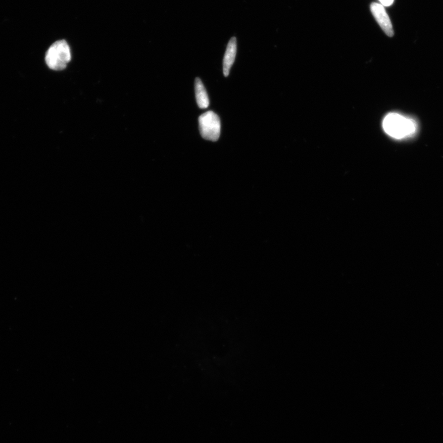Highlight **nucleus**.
Returning <instances> with one entry per match:
<instances>
[{
	"instance_id": "7",
	"label": "nucleus",
	"mask_w": 443,
	"mask_h": 443,
	"mask_svg": "<svg viewBox=\"0 0 443 443\" xmlns=\"http://www.w3.org/2000/svg\"><path fill=\"white\" fill-rule=\"evenodd\" d=\"M380 3V5H382L384 7L385 6H391L393 2H394V0H379Z\"/></svg>"
},
{
	"instance_id": "5",
	"label": "nucleus",
	"mask_w": 443,
	"mask_h": 443,
	"mask_svg": "<svg viewBox=\"0 0 443 443\" xmlns=\"http://www.w3.org/2000/svg\"><path fill=\"white\" fill-rule=\"evenodd\" d=\"M237 39L233 37L230 40L226 49L224 61H223V72L225 76L227 77L230 73L232 66L234 63L237 54Z\"/></svg>"
},
{
	"instance_id": "6",
	"label": "nucleus",
	"mask_w": 443,
	"mask_h": 443,
	"mask_svg": "<svg viewBox=\"0 0 443 443\" xmlns=\"http://www.w3.org/2000/svg\"><path fill=\"white\" fill-rule=\"evenodd\" d=\"M195 95L198 107L200 108H206L209 105L208 95L202 82L199 78L195 80Z\"/></svg>"
},
{
	"instance_id": "2",
	"label": "nucleus",
	"mask_w": 443,
	"mask_h": 443,
	"mask_svg": "<svg viewBox=\"0 0 443 443\" xmlns=\"http://www.w3.org/2000/svg\"><path fill=\"white\" fill-rule=\"evenodd\" d=\"M71 52L66 40L55 42L48 49L45 55L46 64L52 70H63L66 69L71 60Z\"/></svg>"
},
{
	"instance_id": "3",
	"label": "nucleus",
	"mask_w": 443,
	"mask_h": 443,
	"mask_svg": "<svg viewBox=\"0 0 443 443\" xmlns=\"http://www.w3.org/2000/svg\"><path fill=\"white\" fill-rule=\"evenodd\" d=\"M201 136L206 140L216 142L221 135V123L219 117L214 111H208L199 117Z\"/></svg>"
},
{
	"instance_id": "1",
	"label": "nucleus",
	"mask_w": 443,
	"mask_h": 443,
	"mask_svg": "<svg viewBox=\"0 0 443 443\" xmlns=\"http://www.w3.org/2000/svg\"><path fill=\"white\" fill-rule=\"evenodd\" d=\"M383 129L389 136L402 139L413 135L416 131V123L398 113H390L383 123Z\"/></svg>"
},
{
	"instance_id": "4",
	"label": "nucleus",
	"mask_w": 443,
	"mask_h": 443,
	"mask_svg": "<svg viewBox=\"0 0 443 443\" xmlns=\"http://www.w3.org/2000/svg\"><path fill=\"white\" fill-rule=\"evenodd\" d=\"M370 8L372 14L383 32L387 36H393L394 35V32H393L391 21L384 6L379 3H371Z\"/></svg>"
}]
</instances>
